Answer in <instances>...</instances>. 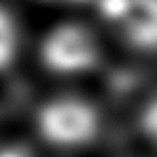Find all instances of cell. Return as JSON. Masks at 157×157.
<instances>
[{
  "instance_id": "obj_6",
  "label": "cell",
  "mask_w": 157,
  "mask_h": 157,
  "mask_svg": "<svg viewBox=\"0 0 157 157\" xmlns=\"http://www.w3.org/2000/svg\"><path fill=\"white\" fill-rule=\"evenodd\" d=\"M0 157H36L29 144L19 140H2L0 142Z\"/></svg>"
},
{
  "instance_id": "obj_2",
  "label": "cell",
  "mask_w": 157,
  "mask_h": 157,
  "mask_svg": "<svg viewBox=\"0 0 157 157\" xmlns=\"http://www.w3.org/2000/svg\"><path fill=\"white\" fill-rule=\"evenodd\" d=\"M42 67L58 77H81L100 61V44L86 27L61 23L48 29L38 44Z\"/></svg>"
},
{
  "instance_id": "obj_5",
  "label": "cell",
  "mask_w": 157,
  "mask_h": 157,
  "mask_svg": "<svg viewBox=\"0 0 157 157\" xmlns=\"http://www.w3.org/2000/svg\"><path fill=\"white\" fill-rule=\"evenodd\" d=\"M140 128L147 142L157 147V96H153L144 105L142 113H140Z\"/></svg>"
},
{
  "instance_id": "obj_4",
  "label": "cell",
  "mask_w": 157,
  "mask_h": 157,
  "mask_svg": "<svg viewBox=\"0 0 157 157\" xmlns=\"http://www.w3.org/2000/svg\"><path fill=\"white\" fill-rule=\"evenodd\" d=\"M21 25L10 8L0 4V75L12 69L21 52Z\"/></svg>"
},
{
  "instance_id": "obj_7",
  "label": "cell",
  "mask_w": 157,
  "mask_h": 157,
  "mask_svg": "<svg viewBox=\"0 0 157 157\" xmlns=\"http://www.w3.org/2000/svg\"><path fill=\"white\" fill-rule=\"evenodd\" d=\"M40 2L48 6H59V8H82V6L92 8L94 0H40Z\"/></svg>"
},
{
  "instance_id": "obj_1",
  "label": "cell",
  "mask_w": 157,
  "mask_h": 157,
  "mask_svg": "<svg viewBox=\"0 0 157 157\" xmlns=\"http://www.w3.org/2000/svg\"><path fill=\"white\" fill-rule=\"evenodd\" d=\"M100 113L78 96H56L42 101L35 111L36 136L58 150H81L100 134Z\"/></svg>"
},
{
  "instance_id": "obj_3",
  "label": "cell",
  "mask_w": 157,
  "mask_h": 157,
  "mask_svg": "<svg viewBox=\"0 0 157 157\" xmlns=\"http://www.w3.org/2000/svg\"><path fill=\"white\" fill-rule=\"evenodd\" d=\"M90 10L140 52H157V0H94Z\"/></svg>"
}]
</instances>
